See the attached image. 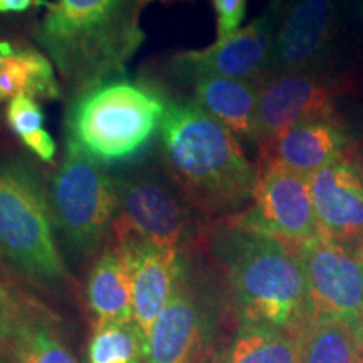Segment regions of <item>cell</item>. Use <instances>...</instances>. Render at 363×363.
<instances>
[{
    "label": "cell",
    "instance_id": "1",
    "mask_svg": "<svg viewBox=\"0 0 363 363\" xmlns=\"http://www.w3.org/2000/svg\"><path fill=\"white\" fill-rule=\"evenodd\" d=\"M229 289L242 325L301 337L311 303L298 247L227 217L207 225L201 242Z\"/></svg>",
    "mask_w": 363,
    "mask_h": 363
},
{
    "label": "cell",
    "instance_id": "2",
    "mask_svg": "<svg viewBox=\"0 0 363 363\" xmlns=\"http://www.w3.org/2000/svg\"><path fill=\"white\" fill-rule=\"evenodd\" d=\"M155 153L202 219L220 220L252 201L257 167L233 131L192 99H170Z\"/></svg>",
    "mask_w": 363,
    "mask_h": 363
},
{
    "label": "cell",
    "instance_id": "3",
    "mask_svg": "<svg viewBox=\"0 0 363 363\" xmlns=\"http://www.w3.org/2000/svg\"><path fill=\"white\" fill-rule=\"evenodd\" d=\"M140 0H54L34 27V43L56 67L69 98L125 76L145 40Z\"/></svg>",
    "mask_w": 363,
    "mask_h": 363
},
{
    "label": "cell",
    "instance_id": "4",
    "mask_svg": "<svg viewBox=\"0 0 363 363\" xmlns=\"http://www.w3.org/2000/svg\"><path fill=\"white\" fill-rule=\"evenodd\" d=\"M169 103L165 89L148 79L101 81L67 101L65 147L101 167L130 165L152 153Z\"/></svg>",
    "mask_w": 363,
    "mask_h": 363
},
{
    "label": "cell",
    "instance_id": "5",
    "mask_svg": "<svg viewBox=\"0 0 363 363\" xmlns=\"http://www.w3.org/2000/svg\"><path fill=\"white\" fill-rule=\"evenodd\" d=\"M49 174L24 150L0 143V259L35 288L62 293L72 276L49 207Z\"/></svg>",
    "mask_w": 363,
    "mask_h": 363
},
{
    "label": "cell",
    "instance_id": "6",
    "mask_svg": "<svg viewBox=\"0 0 363 363\" xmlns=\"http://www.w3.org/2000/svg\"><path fill=\"white\" fill-rule=\"evenodd\" d=\"M48 189L54 233L66 262L94 259L115 235L118 197L111 170L65 147Z\"/></svg>",
    "mask_w": 363,
    "mask_h": 363
},
{
    "label": "cell",
    "instance_id": "7",
    "mask_svg": "<svg viewBox=\"0 0 363 363\" xmlns=\"http://www.w3.org/2000/svg\"><path fill=\"white\" fill-rule=\"evenodd\" d=\"M111 175L118 197L115 229L180 252L201 242L207 220L177 189L157 153L111 170Z\"/></svg>",
    "mask_w": 363,
    "mask_h": 363
},
{
    "label": "cell",
    "instance_id": "8",
    "mask_svg": "<svg viewBox=\"0 0 363 363\" xmlns=\"http://www.w3.org/2000/svg\"><path fill=\"white\" fill-rule=\"evenodd\" d=\"M279 19L278 0H271L251 24L240 27L230 38L216 40L206 49L180 51L167 57L163 65L167 78L180 86H190L201 78L264 79Z\"/></svg>",
    "mask_w": 363,
    "mask_h": 363
},
{
    "label": "cell",
    "instance_id": "9",
    "mask_svg": "<svg viewBox=\"0 0 363 363\" xmlns=\"http://www.w3.org/2000/svg\"><path fill=\"white\" fill-rule=\"evenodd\" d=\"M345 86L325 69L269 74L261 81L254 143L257 147L294 125L337 116Z\"/></svg>",
    "mask_w": 363,
    "mask_h": 363
},
{
    "label": "cell",
    "instance_id": "10",
    "mask_svg": "<svg viewBox=\"0 0 363 363\" xmlns=\"http://www.w3.org/2000/svg\"><path fill=\"white\" fill-rule=\"evenodd\" d=\"M233 217L240 224L276 235L296 247L321 238L310 177L281 167L257 170L251 206Z\"/></svg>",
    "mask_w": 363,
    "mask_h": 363
},
{
    "label": "cell",
    "instance_id": "11",
    "mask_svg": "<svg viewBox=\"0 0 363 363\" xmlns=\"http://www.w3.org/2000/svg\"><path fill=\"white\" fill-rule=\"evenodd\" d=\"M298 252L310 293L311 320L337 318L360 326L363 254L323 238L303 244Z\"/></svg>",
    "mask_w": 363,
    "mask_h": 363
},
{
    "label": "cell",
    "instance_id": "12",
    "mask_svg": "<svg viewBox=\"0 0 363 363\" xmlns=\"http://www.w3.org/2000/svg\"><path fill=\"white\" fill-rule=\"evenodd\" d=\"M278 4L281 19L267 76L325 69L338 33L340 0H278Z\"/></svg>",
    "mask_w": 363,
    "mask_h": 363
},
{
    "label": "cell",
    "instance_id": "13",
    "mask_svg": "<svg viewBox=\"0 0 363 363\" xmlns=\"http://www.w3.org/2000/svg\"><path fill=\"white\" fill-rule=\"evenodd\" d=\"M321 238L363 254V160L358 148L310 175Z\"/></svg>",
    "mask_w": 363,
    "mask_h": 363
},
{
    "label": "cell",
    "instance_id": "14",
    "mask_svg": "<svg viewBox=\"0 0 363 363\" xmlns=\"http://www.w3.org/2000/svg\"><path fill=\"white\" fill-rule=\"evenodd\" d=\"M206 342V313L182 252L174 294L153 325L147 342V363H195Z\"/></svg>",
    "mask_w": 363,
    "mask_h": 363
},
{
    "label": "cell",
    "instance_id": "15",
    "mask_svg": "<svg viewBox=\"0 0 363 363\" xmlns=\"http://www.w3.org/2000/svg\"><path fill=\"white\" fill-rule=\"evenodd\" d=\"M355 148L357 143L337 115L294 125L261 145L256 167L257 170L281 167L310 177Z\"/></svg>",
    "mask_w": 363,
    "mask_h": 363
},
{
    "label": "cell",
    "instance_id": "16",
    "mask_svg": "<svg viewBox=\"0 0 363 363\" xmlns=\"http://www.w3.org/2000/svg\"><path fill=\"white\" fill-rule=\"evenodd\" d=\"M115 240L123 249L131 269L133 320L148 342L153 325L174 294L182 252L157 246L121 229H115Z\"/></svg>",
    "mask_w": 363,
    "mask_h": 363
},
{
    "label": "cell",
    "instance_id": "17",
    "mask_svg": "<svg viewBox=\"0 0 363 363\" xmlns=\"http://www.w3.org/2000/svg\"><path fill=\"white\" fill-rule=\"evenodd\" d=\"M86 299L96 325L135 321L131 269L116 240L94 257L86 281Z\"/></svg>",
    "mask_w": 363,
    "mask_h": 363
},
{
    "label": "cell",
    "instance_id": "18",
    "mask_svg": "<svg viewBox=\"0 0 363 363\" xmlns=\"http://www.w3.org/2000/svg\"><path fill=\"white\" fill-rule=\"evenodd\" d=\"M261 81L201 78L190 84L192 101L239 140L254 143Z\"/></svg>",
    "mask_w": 363,
    "mask_h": 363
},
{
    "label": "cell",
    "instance_id": "19",
    "mask_svg": "<svg viewBox=\"0 0 363 363\" xmlns=\"http://www.w3.org/2000/svg\"><path fill=\"white\" fill-rule=\"evenodd\" d=\"M38 101L62 98V86L49 57L33 45L22 43L0 62V103L22 96Z\"/></svg>",
    "mask_w": 363,
    "mask_h": 363
},
{
    "label": "cell",
    "instance_id": "20",
    "mask_svg": "<svg viewBox=\"0 0 363 363\" xmlns=\"http://www.w3.org/2000/svg\"><path fill=\"white\" fill-rule=\"evenodd\" d=\"M299 343L301 363H363L360 330L337 318L311 320Z\"/></svg>",
    "mask_w": 363,
    "mask_h": 363
},
{
    "label": "cell",
    "instance_id": "21",
    "mask_svg": "<svg viewBox=\"0 0 363 363\" xmlns=\"http://www.w3.org/2000/svg\"><path fill=\"white\" fill-rule=\"evenodd\" d=\"M9 357L12 363H78L44 306L17 331Z\"/></svg>",
    "mask_w": 363,
    "mask_h": 363
},
{
    "label": "cell",
    "instance_id": "22",
    "mask_svg": "<svg viewBox=\"0 0 363 363\" xmlns=\"http://www.w3.org/2000/svg\"><path fill=\"white\" fill-rule=\"evenodd\" d=\"M229 363H301L299 337L262 325H242Z\"/></svg>",
    "mask_w": 363,
    "mask_h": 363
},
{
    "label": "cell",
    "instance_id": "23",
    "mask_svg": "<svg viewBox=\"0 0 363 363\" xmlns=\"http://www.w3.org/2000/svg\"><path fill=\"white\" fill-rule=\"evenodd\" d=\"M88 357L89 363H142L147 360V338L135 321L94 325Z\"/></svg>",
    "mask_w": 363,
    "mask_h": 363
},
{
    "label": "cell",
    "instance_id": "24",
    "mask_svg": "<svg viewBox=\"0 0 363 363\" xmlns=\"http://www.w3.org/2000/svg\"><path fill=\"white\" fill-rule=\"evenodd\" d=\"M40 308L34 299L0 279V352H9L21 326Z\"/></svg>",
    "mask_w": 363,
    "mask_h": 363
},
{
    "label": "cell",
    "instance_id": "25",
    "mask_svg": "<svg viewBox=\"0 0 363 363\" xmlns=\"http://www.w3.org/2000/svg\"><path fill=\"white\" fill-rule=\"evenodd\" d=\"M6 121L9 130L22 140L44 128V113L38 99L22 94L7 103Z\"/></svg>",
    "mask_w": 363,
    "mask_h": 363
},
{
    "label": "cell",
    "instance_id": "26",
    "mask_svg": "<svg viewBox=\"0 0 363 363\" xmlns=\"http://www.w3.org/2000/svg\"><path fill=\"white\" fill-rule=\"evenodd\" d=\"M217 21V39L224 40L240 29L247 12V0H212Z\"/></svg>",
    "mask_w": 363,
    "mask_h": 363
},
{
    "label": "cell",
    "instance_id": "27",
    "mask_svg": "<svg viewBox=\"0 0 363 363\" xmlns=\"http://www.w3.org/2000/svg\"><path fill=\"white\" fill-rule=\"evenodd\" d=\"M22 145L29 150L33 155L38 157V160L44 162V163H52L54 157H56V142L51 136L49 131H45L44 128L35 131V133L26 136V138L21 140Z\"/></svg>",
    "mask_w": 363,
    "mask_h": 363
},
{
    "label": "cell",
    "instance_id": "28",
    "mask_svg": "<svg viewBox=\"0 0 363 363\" xmlns=\"http://www.w3.org/2000/svg\"><path fill=\"white\" fill-rule=\"evenodd\" d=\"M34 4V0H0V13L24 12Z\"/></svg>",
    "mask_w": 363,
    "mask_h": 363
},
{
    "label": "cell",
    "instance_id": "29",
    "mask_svg": "<svg viewBox=\"0 0 363 363\" xmlns=\"http://www.w3.org/2000/svg\"><path fill=\"white\" fill-rule=\"evenodd\" d=\"M22 43H17V40H11V39H0V62H2V59L9 56V54L16 51L17 48H19Z\"/></svg>",
    "mask_w": 363,
    "mask_h": 363
},
{
    "label": "cell",
    "instance_id": "30",
    "mask_svg": "<svg viewBox=\"0 0 363 363\" xmlns=\"http://www.w3.org/2000/svg\"><path fill=\"white\" fill-rule=\"evenodd\" d=\"M152 2H172V0H140V6L143 9L145 6H148V4Z\"/></svg>",
    "mask_w": 363,
    "mask_h": 363
},
{
    "label": "cell",
    "instance_id": "31",
    "mask_svg": "<svg viewBox=\"0 0 363 363\" xmlns=\"http://www.w3.org/2000/svg\"><path fill=\"white\" fill-rule=\"evenodd\" d=\"M358 328H360V335H362V338H363V315H362V320H360V326H358Z\"/></svg>",
    "mask_w": 363,
    "mask_h": 363
},
{
    "label": "cell",
    "instance_id": "32",
    "mask_svg": "<svg viewBox=\"0 0 363 363\" xmlns=\"http://www.w3.org/2000/svg\"><path fill=\"white\" fill-rule=\"evenodd\" d=\"M362 6H363V0H362Z\"/></svg>",
    "mask_w": 363,
    "mask_h": 363
},
{
    "label": "cell",
    "instance_id": "33",
    "mask_svg": "<svg viewBox=\"0 0 363 363\" xmlns=\"http://www.w3.org/2000/svg\"><path fill=\"white\" fill-rule=\"evenodd\" d=\"M0 353H2V352H0Z\"/></svg>",
    "mask_w": 363,
    "mask_h": 363
}]
</instances>
